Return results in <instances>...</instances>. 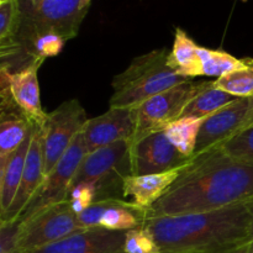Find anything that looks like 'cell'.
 <instances>
[{
  "label": "cell",
  "mask_w": 253,
  "mask_h": 253,
  "mask_svg": "<svg viewBox=\"0 0 253 253\" xmlns=\"http://www.w3.org/2000/svg\"><path fill=\"white\" fill-rule=\"evenodd\" d=\"M253 199V165L220 147L192 156L147 217L208 212Z\"/></svg>",
  "instance_id": "1"
},
{
  "label": "cell",
  "mask_w": 253,
  "mask_h": 253,
  "mask_svg": "<svg viewBox=\"0 0 253 253\" xmlns=\"http://www.w3.org/2000/svg\"><path fill=\"white\" fill-rule=\"evenodd\" d=\"M250 200L208 212L146 217L161 253H229L249 244Z\"/></svg>",
  "instance_id": "2"
},
{
  "label": "cell",
  "mask_w": 253,
  "mask_h": 253,
  "mask_svg": "<svg viewBox=\"0 0 253 253\" xmlns=\"http://www.w3.org/2000/svg\"><path fill=\"white\" fill-rule=\"evenodd\" d=\"M21 22L14 44L0 52V69L14 73L35 63L29 56L32 42L41 35L56 34L66 41L78 35L91 0H19ZM43 63V62H42Z\"/></svg>",
  "instance_id": "3"
},
{
  "label": "cell",
  "mask_w": 253,
  "mask_h": 253,
  "mask_svg": "<svg viewBox=\"0 0 253 253\" xmlns=\"http://www.w3.org/2000/svg\"><path fill=\"white\" fill-rule=\"evenodd\" d=\"M189 81L170 68L167 49H153L133 58L123 73L115 76L109 105L133 109L147 99Z\"/></svg>",
  "instance_id": "4"
},
{
  "label": "cell",
  "mask_w": 253,
  "mask_h": 253,
  "mask_svg": "<svg viewBox=\"0 0 253 253\" xmlns=\"http://www.w3.org/2000/svg\"><path fill=\"white\" fill-rule=\"evenodd\" d=\"M130 141H118L86 153L71 188L78 183L95 184L96 200L125 199L123 183L130 172Z\"/></svg>",
  "instance_id": "5"
},
{
  "label": "cell",
  "mask_w": 253,
  "mask_h": 253,
  "mask_svg": "<svg viewBox=\"0 0 253 253\" xmlns=\"http://www.w3.org/2000/svg\"><path fill=\"white\" fill-rule=\"evenodd\" d=\"M211 81L187 82L162 91L136 106V132L131 143L165 131L170 124L179 120L189 101L204 90Z\"/></svg>",
  "instance_id": "6"
},
{
  "label": "cell",
  "mask_w": 253,
  "mask_h": 253,
  "mask_svg": "<svg viewBox=\"0 0 253 253\" xmlns=\"http://www.w3.org/2000/svg\"><path fill=\"white\" fill-rule=\"evenodd\" d=\"M19 221L21 224L20 249L22 253H32L85 230L68 200L46 208L29 219Z\"/></svg>",
  "instance_id": "7"
},
{
  "label": "cell",
  "mask_w": 253,
  "mask_h": 253,
  "mask_svg": "<svg viewBox=\"0 0 253 253\" xmlns=\"http://www.w3.org/2000/svg\"><path fill=\"white\" fill-rule=\"evenodd\" d=\"M85 110L79 100L72 99L62 103L48 114L43 124L44 175H48L59 162L78 133L88 121Z\"/></svg>",
  "instance_id": "8"
},
{
  "label": "cell",
  "mask_w": 253,
  "mask_h": 253,
  "mask_svg": "<svg viewBox=\"0 0 253 253\" xmlns=\"http://www.w3.org/2000/svg\"><path fill=\"white\" fill-rule=\"evenodd\" d=\"M85 142L83 135L78 133L68 151L64 153L59 162L54 166L49 174L44 178L41 188L36 193L30 204L25 209L19 220H26L46 208L64 202L67 199L71 185L73 183L82 161L86 156Z\"/></svg>",
  "instance_id": "9"
},
{
  "label": "cell",
  "mask_w": 253,
  "mask_h": 253,
  "mask_svg": "<svg viewBox=\"0 0 253 253\" xmlns=\"http://www.w3.org/2000/svg\"><path fill=\"white\" fill-rule=\"evenodd\" d=\"M192 157L180 153L165 131L151 133L130 146V175L157 174L187 165Z\"/></svg>",
  "instance_id": "10"
},
{
  "label": "cell",
  "mask_w": 253,
  "mask_h": 253,
  "mask_svg": "<svg viewBox=\"0 0 253 253\" xmlns=\"http://www.w3.org/2000/svg\"><path fill=\"white\" fill-rule=\"evenodd\" d=\"M147 210L126 199H105L93 203L78 215L84 229H105L110 231H128L142 226Z\"/></svg>",
  "instance_id": "11"
},
{
  "label": "cell",
  "mask_w": 253,
  "mask_h": 253,
  "mask_svg": "<svg viewBox=\"0 0 253 253\" xmlns=\"http://www.w3.org/2000/svg\"><path fill=\"white\" fill-rule=\"evenodd\" d=\"M135 108H110L103 115L88 119L82 130L86 151L93 152L118 141H132L136 132Z\"/></svg>",
  "instance_id": "12"
},
{
  "label": "cell",
  "mask_w": 253,
  "mask_h": 253,
  "mask_svg": "<svg viewBox=\"0 0 253 253\" xmlns=\"http://www.w3.org/2000/svg\"><path fill=\"white\" fill-rule=\"evenodd\" d=\"M43 125H35L32 140L27 151L26 162L16 197L6 212L0 215V222H14L21 217L32 198L44 182Z\"/></svg>",
  "instance_id": "13"
},
{
  "label": "cell",
  "mask_w": 253,
  "mask_h": 253,
  "mask_svg": "<svg viewBox=\"0 0 253 253\" xmlns=\"http://www.w3.org/2000/svg\"><path fill=\"white\" fill-rule=\"evenodd\" d=\"M41 64L42 62H35L14 73L0 69V88L9 90L12 100L35 125H43L48 116L41 104L39 84V69Z\"/></svg>",
  "instance_id": "14"
},
{
  "label": "cell",
  "mask_w": 253,
  "mask_h": 253,
  "mask_svg": "<svg viewBox=\"0 0 253 253\" xmlns=\"http://www.w3.org/2000/svg\"><path fill=\"white\" fill-rule=\"evenodd\" d=\"M249 105V98H237L229 105L204 119L193 156L220 147L222 143L234 137L244 123Z\"/></svg>",
  "instance_id": "15"
},
{
  "label": "cell",
  "mask_w": 253,
  "mask_h": 253,
  "mask_svg": "<svg viewBox=\"0 0 253 253\" xmlns=\"http://www.w3.org/2000/svg\"><path fill=\"white\" fill-rule=\"evenodd\" d=\"M126 231L85 229L32 253H124Z\"/></svg>",
  "instance_id": "16"
},
{
  "label": "cell",
  "mask_w": 253,
  "mask_h": 253,
  "mask_svg": "<svg viewBox=\"0 0 253 253\" xmlns=\"http://www.w3.org/2000/svg\"><path fill=\"white\" fill-rule=\"evenodd\" d=\"M32 128L34 124L12 100L9 90L0 88V158L17 150Z\"/></svg>",
  "instance_id": "17"
},
{
  "label": "cell",
  "mask_w": 253,
  "mask_h": 253,
  "mask_svg": "<svg viewBox=\"0 0 253 253\" xmlns=\"http://www.w3.org/2000/svg\"><path fill=\"white\" fill-rule=\"evenodd\" d=\"M184 167V166H183ZM157 173V174L127 175L123 183V195L126 200L148 210L163 197L180 174L182 168Z\"/></svg>",
  "instance_id": "18"
},
{
  "label": "cell",
  "mask_w": 253,
  "mask_h": 253,
  "mask_svg": "<svg viewBox=\"0 0 253 253\" xmlns=\"http://www.w3.org/2000/svg\"><path fill=\"white\" fill-rule=\"evenodd\" d=\"M32 132L34 128L17 150L6 157L0 158V215L6 212L16 197L24 173L27 151L32 140Z\"/></svg>",
  "instance_id": "19"
},
{
  "label": "cell",
  "mask_w": 253,
  "mask_h": 253,
  "mask_svg": "<svg viewBox=\"0 0 253 253\" xmlns=\"http://www.w3.org/2000/svg\"><path fill=\"white\" fill-rule=\"evenodd\" d=\"M168 64L179 76L190 79L203 77L199 46L184 30L177 27L172 51L168 53Z\"/></svg>",
  "instance_id": "20"
},
{
  "label": "cell",
  "mask_w": 253,
  "mask_h": 253,
  "mask_svg": "<svg viewBox=\"0 0 253 253\" xmlns=\"http://www.w3.org/2000/svg\"><path fill=\"white\" fill-rule=\"evenodd\" d=\"M235 96L230 95L226 91H222L214 85V81L200 91L194 99L189 101L187 108L183 111L182 118L207 119L224 106L229 105L235 100Z\"/></svg>",
  "instance_id": "21"
},
{
  "label": "cell",
  "mask_w": 253,
  "mask_h": 253,
  "mask_svg": "<svg viewBox=\"0 0 253 253\" xmlns=\"http://www.w3.org/2000/svg\"><path fill=\"white\" fill-rule=\"evenodd\" d=\"M214 85L235 98H250L253 95V58L245 57L242 64L225 76L216 78Z\"/></svg>",
  "instance_id": "22"
},
{
  "label": "cell",
  "mask_w": 253,
  "mask_h": 253,
  "mask_svg": "<svg viewBox=\"0 0 253 253\" xmlns=\"http://www.w3.org/2000/svg\"><path fill=\"white\" fill-rule=\"evenodd\" d=\"M203 123L204 119L180 118L179 120L170 124L165 132L168 140L180 153L187 157H192L194 155L198 135Z\"/></svg>",
  "instance_id": "23"
},
{
  "label": "cell",
  "mask_w": 253,
  "mask_h": 253,
  "mask_svg": "<svg viewBox=\"0 0 253 253\" xmlns=\"http://www.w3.org/2000/svg\"><path fill=\"white\" fill-rule=\"evenodd\" d=\"M203 77L220 78L242 64V58H236L222 49H211L199 46Z\"/></svg>",
  "instance_id": "24"
},
{
  "label": "cell",
  "mask_w": 253,
  "mask_h": 253,
  "mask_svg": "<svg viewBox=\"0 0 253 253\" xmlns=\"http://www.w3.org/2000/svg\"><path fill=\"white\" fill-rule=\"evenodd\" d=\"M21 22L19 0H0V52L14 44Z\"/></svg>",
  "instance_id": "25"
},
{
  "label": "cell",
  "mask_w": 253,
  "mask_h": 253,
  "mask_svg": "<svg viewBox=\"0 0 253 253\" xmlns=\"http://www.w3.org/2000/svg\"><path fill=\"white\" fill-rule=\"evenodd\" d=\"M220 148L235 160L253 165V126L235 135Z\"/></svg>",
  "instance_id": "26"
},
{
  "label": "cell",
  "mask_w": 253,
  "mask_h": 253,
  "mask_svg": "<svg viewBox=\"0 0 253 253\" xmlns=\"http://www.w3.org/2000/svg\"><path fill=\"white\" fill-rule=\"evenodd\" d=\"M124 253H161V249L150 230L142 225L126 231Z\"/></svg>",
  "instance_id": "27"
},
{
  "label": "cell",
  "mask_w": 253,
  "mask_h": 253,
  "mask_svg": "<svg viewBox=\"0 0 253 253\" xmlns=\"http://www.w3.org/2000/svg\"><path fill=\"white\" fill-rule=\"evenodd\" d=\"M66 40L56 34H46L37 37L29 48V56L34 62H43L46 58L61 53Z\"/></svg>",
  "instance_id": "28"
},
{
  "label": "cell",
  "mask_w": 253,
  "mask_h": 253,
  "mask_svg": "<svg viewBox=\"0 0 253 253\" xmlns=\"http://www.w3.org/2000/svg\"><path fill=\"white\" fill-rule=\"evenodd\" d=\"M77 215L82 214L96 200L95 184L89 182L78 183L69 189L67 199Z\"/></svg>",
  "instance_id": "29"
},
{
  "label": "cell",
  "mask_w": 253,
  "mask_h": 253,
  "mask_svg": "<svg viewBox=\"0 0 253 253\" xmlns=\"http://www.w3.org/2000/svg\"><path fill=\"white\" fill-rule=\"evenodd\" d=\"M20 221L0 222V253H22L20 249Z\"/></svg>",
  "instance_id": "30"
},
{
  "label": "cell",
  "mask_w": 253,
  "mask_h": 253,
  "mask_svg": "<svg viewBox=\"0 0 253 253\" xmlns=\"http://www.w3.org/2000/svg\"><path fill=\"white\" fill-rule=\"evenodd\" d=\"M250 105H249V110H247V114L246 116H245L244 119V123H242L241 127H240L239 132H241V131L244 130H247V128L252 127L253 126V95L250 96ZM237 132V133H239ZM236 133V135H237Z\"/></svg>",
  "instance_id": "31"
},
{
  "label": "cell",
  "mask_w": 253,
  "mask_h": 253,
  "mask_svg": "<svg viewBox=\"0 0 253 253\" xmlns=\"http://www.w3.org/2000/svg\"><path fill=\"white\" fill-rule=\"evenodd\" d=\"M250 214H251V220H250V229H249V253H253V199L250 200Z\"/></svg>",
  "instance_id": "32"
},
{
  "label": "cell",
  "mask_w": 253,
  "mask_h": 253,
  "mask_svg": "<svg viewBox=\"0 0 253 253\" xmlns=\"http://www.w3.org/2000/svg\"><path fill=\"white\" fill-rule=\"evenodd\" d=\"M250 251V245L246 244V245H242V246L237 247V249H235L234 251L229 252V253H249Z\"/></svg>",
  "instance_id": "33"
},
{
  "label": "cell",
  "mask_w": 253,
  "mask_h": 253,
  "mask_svg": "<svg viewBox=\"0 0 253 253\" xmlns=\"http://www.w3.org/2000/svg\"><path fill=\"white\" fill-rule=\"evenodd\" d=\"M241 1H244V2H247V1H249V0H241Z\"/></svg>",
  "instance_id": "34"
}]
</instances>
